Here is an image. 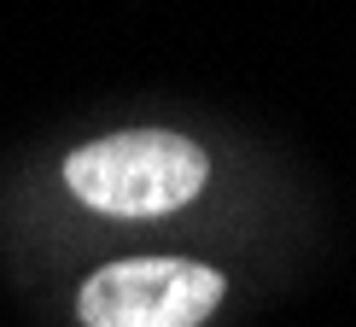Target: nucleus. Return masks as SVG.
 <instances>
[{
	"instance_id": "nucleus-1",
	"label": "nucleus",
	"mask_w": 356,
	"mask_h": 327,
	"mask_svg": "<svg viewBox=\"0 0 356 327\" xmlns=\"http://www.w3.org/2000/svg\"><path fill=\"white\" fill-rule=\"evenodd\" d=\"M204 175H211V158L170 129H117L65 158V187L88 211L117 222L181 211L187 199H199Z\"/></svg>"
},
{
	"instance_id": "nucleus-2",
	"label": "nucleus",
	"mask_w": 356,
	"mask_h": 327,
	"mask_svg": "<svg viewBox=\"0 0 356 327\" xmlns=\"http://www.w3.org/2000/svg\"><path fill=\"white\" fill-rule=\"evenodd\" d=\"M228 280L193 257H123L82 280V327H199L216 316Z\"/></svg>"
}]
</instances>
